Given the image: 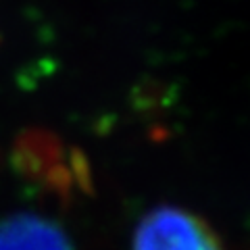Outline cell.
I'll return each mask as SVG.
<instances>
[{"mask_svg":"<svg viewBox=\"0 0 250 250\" xmlns=\"http://www.w3.org/2000/svg\"><path fill=\"white\" fill-rule=\"evenodd\" d=\"M134 250H223V246L202 217L186 208L159 207L140 221Z\"/></svg>","mask_w":250,"mask_h":250,"instance_id":"obj_1","label":"cell"},{"mask_svg":"<svg viewBox=\"0 0 250 250\" xmlns=\"http://www.w3.org/2000/svg\"><path fill=\"white\" fill-rule=\"evenodd\" d=\"M0 250H73L57 223L38 215L0 219Z\"/></svg>","mask_w":250,"mask_h":250,"instance_id":"obj_2","label":"cell"},{"mask_svg":"<svg viewBox=\"0 0 250 250\" xmlns=\"http://www.w3.org/2000/svg\"><path fill=\"white\" fill-rule=\"evenodd\" d=\"M13 161L19 173L31 179H48L61 167V144L48 131H27L15 144Z\"/></svg>","mask_w":250,"mask_h":250,"instance_id":"obj_3","label":"cell"}]
</instances>
